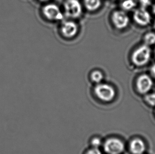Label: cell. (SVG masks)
<instances>
[{
  "label": "cell",
  "instance_id": "7c38bea8",
  "mask_svg": "<svg viewBox=\"0 0 155 154\" xmlns=\"http://www.w3.org/2000/svg\"><path fill=\"white\" fill-rule=\"evenodd\" d=\"M103 75L102 72L99 70L93 71L91 74V79L93 82L98 84L101 83L103 79Z\"/></svg>",
  "mask_w": 155,
  "mask_h": 154
},
{
  "label": "cell",
  "instance_id": "9c48e42d",
  "mask_svg": "<svg viewBox=\"0 0 155 154\" xmlns=\"http://www.w3.org/2000/svg\"><path fill=\"white\" fill-rule=\"evenodd\" d=\"M78 28L76 23L73 21H65L61 27V32L66 38H72L78 34Z\"/></svg>",
  "mask_w": 155,
  "mask_h": 154
},
{
  "label": "cell",
  "instance_id": "3957f363",
  "mask_svg": "<svg viewBox=\"0 0 155 154\" xmlns=\"http://www.w3.org/2000/svg\"><path fill=\"white\" fill-rule=\"evenodd\" d=\"M64 7L65 15L68 18L76 19L82 15V4L78 0H66Z\"/></svg>",
  "mask_w": 155,
  "mask_h": 154
},
{
  "label": "cell",
  "instance_id": "8992f818",
  "mask_svg": "<svg viewBox=\"0 0 155 154\" xmlns=\"http://www.w3.org/2000/svg\"><path fill=\"white\" fill-rule=\"evenodd\" d=\"M112 21L113 25L117 29L122 30L128 27L129 18L123 11H115L112 15Z\"/></svg>",
  "mask_w": 155,
  "mask_h": 154
},
{
  "label": "cell",
  "instance_id": "7402d4cb",
  "mask_svg": "<svg viewBox=\"0 0 155 154\" xmlns=\"http://www.w3.org/2000/svg\"><path fill=\"white\" fill-rule=\"evenodd\" d=\"M153 27H154V29L155 30V22H154V24H153Z\"/></svg>",
  "mask_w": 155,
  "mask_h": 154
},
{
  "label": "cell",
  "instance_id": "9a60e30c",
  "mask_svg": "<svg viewBox=\"0 0 155 154\" xmlns=\"http://www.w3.org/2000/svg\"><path fill=\"white\" fill-rule=\"evenodd\" d=\"M146 101L151 106H155V93L147 95L145 96Z\"/></svg>",
  "mask_w": 155,
  "mask_h": 154
},
{
  "label": "cell",
  "instance_id": "6da1fadb",
  "mask_svg": "<svg viewBox=\"0 0 155 154\" xmlns=\"http://www.w3.org/2000/svg\"><path fill=\"white\" fill-rule=\"evenodd\" d=\"M151 49L146 44L141 46L134 50L131 56L132 63L138 67L147 64L150 59Z\"/></svg>",
  "mask_w": 155,
  "mask_h": 154
},
{
  "label": "cell",
  "instance_id": "7a4b0ae2",
  "mask_svg": "<svg viewBox=\"0 0 155 154\" xmlns=\"http://www.w3.org/2000/svg\"><path fill=\"white\" fill-rule=\"evenodd\" d=\"M94 90L97 97L104 102H110L115 98V89L109 84L98 83L95 87Z\"/></svg>",
  "mask_w": 155,
  "mask_h": 154
},
{
  "label": "cell",
  "instance_id": "5bb4252c",
  "mask_svg": "<svg viewBox=\"0 0 155 154\" xmlns=\"http://www.w3.org/2000/svg\"><path fill=\"white\" fill-rule=\"evenodd\" d=\"M145 44L147 46H151L155 44V34L153 32H149L144 37Z\"/></svg>",
  "mask_w": 155,
  "mask_h": 154
},
{
  "label": "cell",
  "instance_id": "8fae6325",
  "mask_svg": "<svg viewBox=\"0 0 155 154\" xmlns=\"http://www.w3.org/2000/svg\"><path fill=\"white\" fill-rule=\"evenodd\" d=\"M84 5L90 11H94L100 7L101 0H84Z\"/></svg>",
  "mask_w": 155,
  "mask_h": 154
},
{
  "label": "cell",
  "instance_id": "52a82bcc",
  "mask_svg": "<svg viewBox=\"0 0 155 154\" xmlns=\"http://www.w3.org/2000/svg\"><path fill=\"white\" fill-rule=\"evenodd\" d=\"M153 81L149 75L143 74L137 80L136 87L138 91L140 94H146L151 90Z\"/></svg>",
  "mask_w": 155,
  "mask_h": 154
},
{
  "label": "cell",
  "instance_id": "e0dca14e",
  "mask_svg": "<svg viewBox=\"0 0 155 154\" xmlns=\"http://www.w3.org/2000/svg\"><path fill=\"white\" fill-rule=\"evenodd\" d=\"M141 8H146L147 7L151 5V1L150 0H139Z\"/></svg>",
  "mask_w": 155,
  "mask_h": 154
},
{
  "label": "cell",
  "instance_id": "277c9868",
  "mask_svg": "<svg viewBox=\"0 0 155 154\" xmlns=\"http://www.w3.org/2000/svg\"><path fill=\"white\" fill-rule=\"evenodd\" d=\"M103 147L107 154H121L124 149V145L119 139L111 138L104 142Z\"/></svg>",
  "mask_w": 155,
  "mask_h": 154
},
{
  "label": "cell",
  "instance_id": "603a6c76",
  "mask_svg": "<svg viewBox=\"0 0 155 154\" xmlns=\"http://www.w3.org/2000/svg\"></svg>",
  "mask_w": 155,
  "mask_h": 154
},
{
  "label": "cell",
  "instance_id": "ba28073f",
  "mask_svg": "<svg viewBox=\"0 0 155 154\" xmlns=\"http://www.w3.org/2000/svg\"><path fill=\"white\" fill-rule=\"evenodd\" d=\"M134 19L137 24L145 27L150 23L151 16L146 8H140L134 11Z\"/></svg>",
  "mask_w": 155,
  "mask_h": 154
},
{
  "label": "cell",
  "instance_id": "2e32d148",
  "mask_svg": "<svg viewBox=\"0 0 155 154\" xmlns=\"http://www.w3.org/2000/svg\"><path fill=\"white\" fill-rule=\"evenodd\" d=\"M91 144L93 148H99L102 144V142L99 138L95 137L91 140Z\"/></svg>",
  "mask_w": 155,
  "mask_h": 154
},
{
  "label": "cell",
  "instance_id": "44dd1931",
  "mask_svg": "<svg viewBox=\"0 0 155 154\" xmlns=\"http://www.w3.org/2000/svg\"><path fill=\"white\" fill-rule=\"evenodd\" d=\"M39 1H41V2H47V1H48L49 0H39Z\"/></svg>",
  "mask_w": 155,
  "mask_h": 154
},
{
  "label": "cell",
  "instance_id": "4fadbf2b",
  "mask_svg": "<svg viewBox=\"0 0 155 154\" xmlns=\"http://www.w3.org/2000/svg\"><path fill=\"white\" fill-rule=\"evenodd\" d=\"M136 5V2L134 0H124L121 3L122 8L125 11L131 10Z\"/></svg>",
  "mask_w": 155,
  "mask_h": 154
},
{
  "label": "cell",
  "instance_id": "ffe728a7",
  "mask_svg": "<svg viewBox=\"0 0 155 154\" xmlns=\"http://www.w3.org/2000/svg\"><path fill=\"white\" fill-rule=\"evenodd\" d=\"M152 11H153V14L155 15V5H153V6Z\"/></svg>",
  "mask_w": 155,
  "mask_h": 154
},
{
  "label": "cell",
  "instance_id": "d6986e66",
  "mask_svg": "<svg viewBox=\"0 0 155 154\" xmlns=\"http://www.w3.org/2000/svg\"><path fill=\"white\" fill-rule=\"evenodd\" d=\"M150 73L152 76L155 78V64L153 65L150 68Z\"/></svg>",
  "mask_w": 155,
  "mask_h": 154
},
{
  "label": "cell",
  "instance_id": "30bf717a",
  "mask_svg": "<svg viewBox=\"0 0 155 154\" xmlns=\"http://www.w3.org/2000/svg\"><path fill=\"white\" fill-rule=\"evenodd\" d=\"M146 145L143 140L136 138L130 144V150L133 154H143L146 150Z\"/></svg>",
  "mask_w": 155,
  "mask_h": 154
},
{
  "label": "cell",
  "instance_id": "ac0fdd59",
  "mask_svg": "<svg viewBox=\"0 0 155 154\" xmlns=\"http://www.w3.org/2000/svg\"><path fill=\"white\" fill-rule=\"evenodd\" d=\"M86 154H102L101 151L99 150V148H93L88 150Z\"/></svg>",
  "mask_w": 155,
  "mask_h": 154
},
{
  "label": "cell",
  "instance_id": "5b68a950",
  "mask_svg": "<svg viewBox=\"0 0 155 154\" xmlns=\"http://www.w3.org/2000/svg\"><path fill=\"white\" fill-rule=\"evenodd\" d=\"M42 12L45 18L51 21H61L64 19V15L56 4L46 5L42 8Z\"/></svg>",
  "mask_w": 155,
  "mask_h": 154
}]
</instances>
